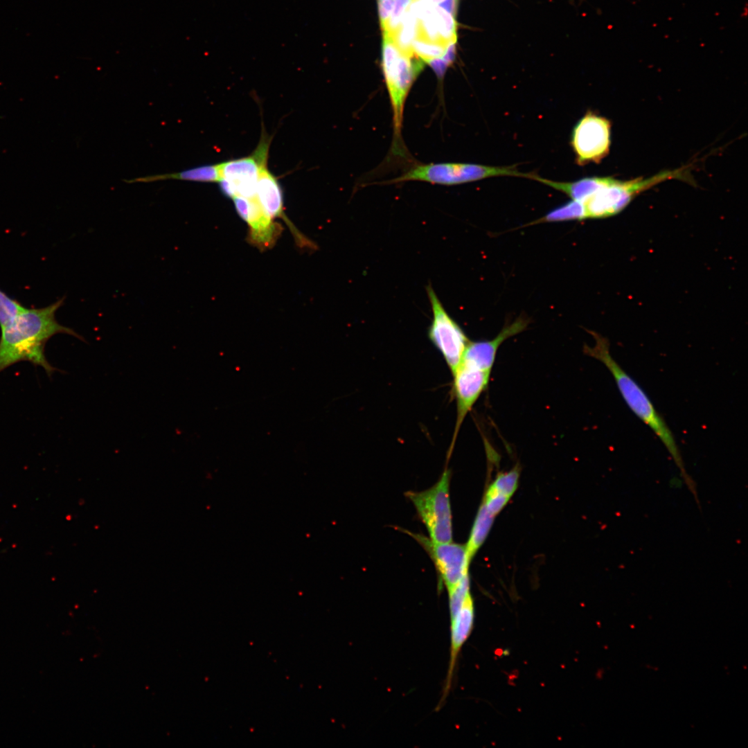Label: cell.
I'll use <instances>...</instances> for the list:
<instances>
[{"mask_svg": "<svg viewBox=\"0 0 748 748\" xmlns=\"http://www.w3.org/2000/svg\"><path fill=\"white\" fill-rule=\"evenodd\" d=\"M64 299L42 308H26L19 312L6 326L1 328L0 373L21 361H28L42 367L51 376L57 368L46 358V342L53 335L64 333L84 341L73 329L59 323L57 310Z\"/></svg>", "mask_w": 748, "mask_h": 748, "instance_id": "1", "label": "cell"}, {"mask_svg": "<svg viewBox=\"0 0 748 748\" xmlns=\"http://www.w3.org/2000/svg\"><path fill=\"white\" fill-rule=\"evenodd\" d=\"M590 333L594 338L595 344L593 346L585 345L583 348L585 354L600 361L608 369L627 405L663 443L679 470L688 489L699 504L696 483L685 468L675 436L666 422L639 384L614 359L610 353L608 339L595 332Z\"/></svg>", "mask_w": 748, "mask_h": 748, "instance_id": "2", "label": "cell"}, {"mask_svg": "<svg viewBox=\"0 0 748 748\" xmlns=\"http://www.w3.org/2000/svg\"><path fill=\"white\" fill-rule=\"evenodd\" d=\"M683 168L659 173L648 179L621 181L612 177H587L573 182L547 179L545 184L564 193L579 202L585 218L600 219L614 216L622 211L641 192L664 181L682 178Z\"/></svg>", "mask_w": 748, "mask_h": 748, "instance_id": "3", "label": "cell"}, {"mask_svg": "<svg viewBox=\"0 0 748 748\" xmlns=\"http://www.w3.org/2000/svg\"><path fill=\"white\" fill-rule=\"evenodd\" d=\"M424 65L416 54L403 53L389 36L383 35L382 69L392 107L395 139H400L406 99Z\"/></svg>", "mask_w": 748, "mask_h": 748, "instance_id": "4", "label": "cell"}, {"mask_svg": "<svg viewBox=\"0 0 748 748\" xmlns=\"http://www.w3.org/2000/svg\"><path fill=\"white\" fill-rule=\"evenodd\" d=\"M451 471L445 468L438 481L420 492L408 491L404 495L414 506L434 542L452 541V519L449 499Z\"/></svg>", "mask_w": 748, "mask_h": 748, "instance_id": "5", "label": "cell"}, {"mask_svg": "<svg viewBox=\"0 0 748 748\" xmlns=\"http://www.w3.org/2000/svg\"><path fill=\"white\" fill-rule=\"evenodd\" d=\"M535 175L521 172L514 166L497 167L474 163H439L416 166L389 183L421 181L451 186L497 176H516L533 179Z\"/></svg>", "mask_w": 748, "mask_h": 748, "instance_id": "6", "label": "cell"}, {"mask_svg": "<svg viewBox=\"0 0 748 748\" xmlns=\"http://www.w3.org/2000/svg\"><path fill=\"white\" fill-rule=\"evenodd\" d=\"M433 319L428 337L440 351L453 374L460 364L470 342L458 323L447 314L432 287H427Z\"/></svg>", "mask_w": 748, "mask_h": 748, "instance_id": "7", "label": "cell"}, {"mask_svg": "<svg viewBox=\"0 0 748 748\" xmlns=\"http://www.w3.org/2000/svg\"><path fill=\"white\" fill-rule=\"evenodd\" d=\"M269 144L267 139H263L251 155L220 163L219 183L224 194L232 199L256 196L259 172L262 165L267 163Z\"/></svg>", "mask_w": 748, "mask_h": 748, "instance_id": "8", "label": "cell"}, {"mask_svg": "<svg viewBox=\"0 0 748 748\" xmlns=\"http://www.w3.org/2000/svg\"><path fill=\"white\" fill-rule=\"evenodd\" d=\"M611 124L606 118L587 112L576 125L571 144L580 166L598 163L609 152Z\"/></svg>", "mask_w": 748, "mask_h": 748, "instance_id": "9", "label": "cell"}, {"mask_svg": "<svg viewBox=\"0 0 748 748\" xmlns=\"http://www.w3.org/2000/svg\"><path fill=\"white\" fill-rule=\"evenodd\" d=\"M427 552L436 569L438 582L447 592L454 589L468 574L471 561L465 544L434 542L420 534L408 532Z\"/></svg>", "mask_w": 748, "mask_h": 748, "instance_id": "10", "label": "cell"}, {"mask_svg": "<svg viewBox=\"0 0 748 748\" xmlns=\"http://www.w3.org/2000/svg\"><path fill=\"white\" fill-rule=\"evenodd\" d=\"M490 373L468 363L461 362L452 374L453 392L456 402V421L449 454L454 445L458 431L468 412L487 388Z\"/></svg>", "mask_w": 748, "mask_h": 748, "instance_id": "11", "label": "cell"}, {"mask_svg": "<svg viewBox=\"0 0 748 748\" xmlns=\"http://www.w3.org/2000/svg\"><path fill=\"white\" fill-rule=\"evenodd\" d=\"M233 199L238 215L249 225L250 242L260 249L271 247L281 232V227L265 213L256 196L252 198L238 196Z\"/></svg>", "mask_w": 748, "mask_h": 748, "instance_id": "12", "label": "cell"}, {"mask_svg": "<svg viewBox=\"0 0 748 748\" xmlns=\"http://www.w3.org/2000/svg\"><path fill=\"white\" fill-rule=\"evenodd\" d=\"M474 622V606L471 593L466 597L457 612L450 616V647L447 673L442 696L436 709H440L448 696L454 678L460 651L470 636Z\"/></svg>", "mask_w": 748, "mask_h": 748, "instance_id": "13", "label": "cell"}, {"mask_svg": "<svg viewBox=\"0 0 748 748\" xmlns=\"http://www.w3.org/2000/svg\"><path fill=\"white\" fill-rule=\"evenodd\" d=\"M528 322L526 317H519L514 322L505 326L493 339L470 341L461 362L491 372L500 345L508 338L524 331Z\"/></svg>", "mask_w": 748, "mask_h": 748, "instance_id": "14", "label": "cell"}, {"mask_svg": "<svg viewBox=\"0 0 748 748\" xmlns=\"http://www.w3.org/2000/svg\"><path fill=\"white\" fill-rule=\"evenodd\" d=\"M256 198L265 213L272 219H288L284 214L283 193L276 178L268 170L267 163L262 165L256 188Z\"/></svg>", "mask_w": 748, "mask_h": 748, "instance_id": "15", "label": "cell"}, {"mask_svg": "<svg viewBox=\"0 0 748 748\" xmlns=\"http://www.w3.org/2000/svg\"><path fill=\"white\" fill-rule=\"evenodd\" d=\"M221 179L220 163L202 166L174 173L154 175L127 180L128 183L152 182L159 180L177 179L199 182H219Z\"/></svg>", "mask_w": 748, "mask_h": 748, "instance_id": "16", "label": "cell"}, {"mask_svg": "<svg viewBox=\"0 0 748 748\" xmlns=\"http://www.w3.org/2000/svg\"><path fill=\"white\" fill-rule=\"evenodd\" d=\"M495 517L482 503L477 512L468 541L465 544L467 554L470 561L485 542L494 522Z\"/></svg>", "mask_w": 748, "mask_h": 748, "instance_id": "17", "label": "cell"}, {"mask_svg": "<svg viewBox=\"0 0 748 748\" xmlns=\"http://www.w3.org/2000/svg\"><path fill=\"white\" fill-rule=\"evenodd\" d=\"M417 18L411 12L409 7L405 11L399 28L392 38L401 52L409 55L415 53L412 48V42L416 37Z\"/></svg>", "mask_w": 748, "mask_h": 748, "instance_id": "18", "label": "cell"}, {"mask_svg": "<svg viewBox=\"0 0 748 748\" xmlns=\"http://www.w3.org/2000/svg\"><path fill=\"white\" fill-rule=\"evenodd\" d=\"M585 219H586L585 213L582 204L578 201L572 200L550 211L543 217L540 218L534 222H531L529 224L540 222H563L573 220H582Z\"/></svg>", "mask_w": 748, "mask_h": 748, "instance_id": "19", "label": "cell"}, {"mask_svg": "<svg viewBox=\"0 0 748 748\" xmlns=\"http://www.w3.org/2000/svg\"><path fill=\"white\" fill-rule=\"evenodd\" d=\"M448 46L445 44L430 42L417 37L412 42L413 53L424 63L427 64L434 60H443Z\"/></svg>", "mask_w": 748, "mask_h": 748, "instance_id": "20", "label": "cell"}, {"mask_svg": "<svg viewBox=\"0 0 748 748\" xmlns=\"http://www.w3.org/2000/svg\"><path fill=\"white\" fill-rule=\"evenodd\" d=\"M436 26L442 41L449 45L456 41V23L454 16L438 5H434Z\"/></svg>", "mask_w": 748, "mask_h": 748, "instance_id": "21", "label": "cell"}, {"mask_svg": "<svg viewBox=\"0 0 748 748\" xmlns=\"http://www.w3.org/2000/svg\"><path fill=\"white\" fill-rule=\"evenodd\" d=\"M519 478V469L515 466L508 472L499 473L490 486L497 492L511 497L517 488Z\"/></svg>", "mask_w": 748, "mask_h": 748, "instance_id": "22", "label": "cell"}, {"mask_svg": "<svg viewBox=\"0 0 748 748\" xmlns=\"http://www.w3.org/2000/svg\"><path fill=\"white\" fill-rule=\"evenodd\" d=\"M413 0H395L394 6L388 20L383 35L389 36L391 39L395 35L400 27L402 17L407 9L409 7Z\"/></svg>", "mask_w": 748, "mask_h": 748, "instance_id": "23", "label": "cell"}, {"mask_svg": "<svg viewBox=\"0 0 748 748\" xmlns=\"http://www.w3.org/2000/svg\"><path fill=\"white\" fill-rule=\"evenodd\" d=\"M24 308L0 290V328L6 326Z\"/></svg>", "mask_w": 748, "mask_h": 748, "instance_id": "24", "label": "cell"}, {"mask_svg": "<svg viewBox=\"0 0 748 748\" xmlns=\"http://www.w3.org/2000/svg\"><path fill=\"white\" fill-rule=\"evenodd\" d=\"M510 499V497L489 486L482 503L490 513L496 516L504 508Z\"/></svg>", "mask_w": 748, "mask_h": 748, "instance_id": "25", "label": "cell"}, {"mask_svg": "<svg viewBox=\"0 0 748 748\" xmlns=\"http://www.w3.org/2000/svg\"><path fill=\"white\" fill-rule=\"evenodd\" d=\"M395 0H377L382 30H384L390 17Z\"/></svg>", "mask_w": 748, "mask_h": 748, "instance_id": "26", "label": "cell"}, {"mask_svg": "<svg viewBox=\"0 0 748 748\" xmlns=\"http://www.w3.org/2000/svg\"><path fill=\"white\" fill-rule=\"evenodd\" d=\"M457 5L458 0H445L441 3H438V6H439L440 7L445 10L447 12L454 16L456 12Z\"/></svg>", "mask_w": 748, "mask_h": 748, "instance_id": "27", "label": "cell"}, {"mask_svg": "<svg viewBox=\"0 0 748 748\" xmlns=\"http://www.w3.org/2000/svg\"><path fill=\"white\" fill-rule=\"evenodd\" d=\"M423 1H427V2H429V3H431V4H435V5H436V4H438V3H441L442 1H445V0H423Z\"/></svg>", "mask_w": 748, "mask_h": 748, "instance_id": "28", "label": "cell"}]
</instances>
